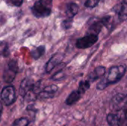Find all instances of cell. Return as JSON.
Returning a JSON list of instances; mask_svg holds the SVG:
<instances>
[{"instance_id": "4", "label": "cell", "mask_w": 127, "mask_h": 126, "mask_svg": "<svg viewBox=\"0 0 127 126\" xmlns=\"http://www.w3.org/2000/svg\"><path fill=\"white\" fill-rule=\"evenodd\" d=\"M106 120L109 126H127V116L122 111L109 114Z\"/></svg>"}, {"instance_id": "5", "label": "cell", "mask_w": 127, "mask_h": 126, "mask_svg": "<svg viewBox=\"0 0 127 126\" xmlns=\"http://www.w3.org/2000/svg\"><path fill=\"white\" fill-rule=\"evenodd\" d=\"M1 99L5 105L9 106L12 105L16 99L15 88L12 85L4 87L1 92Z\"/></svg>"}, {"instance_id": "23", "label": "cell", "mask_w": 127, "mask_h": 126, "mask_svg": "<svg viewBox=\"0 0 127 126\" xmlns=\"http://www.w3.org/2000/svg\"><path fill=\"white\" fill-rule=\"evenodd\" d=\"M7 1L13 6L16 7H20L23 3V0H7Z\"/></svg>"}, {"instance_id": "15", "label": "cell", "mask_w": 127, "mask_h": 126, "mask_svg": "<svg viewBox=\"0 0 127 126\" xmlns=\"http://www.w3.org/2000/svg\"><path fill=\"white\" fill-rule=\"evenodd\" d=\"M83 94L80 93V91L78 90H75L74 91H72L69 96L67 97L66 100H65V103L68 105H74L77 102H78L80 100V99L81 98V96Z\"/></svg>"}, {"instance_id": "12", "label": "cell", "mask_w": 127, "mask_h": 126, "mask_svg": "<svg viewBox=\"0 0 127 126\" xmlns=\"http://www.w3.org/2000/svg\"><path fill=\"white\" fill-rule=\"evenodd\" d=\"M113 10L118 16V18L121 21H124L127 19V6L124 3L117 4L113 8Z\"/></svg>"}, {"instance_id": "10", "label": "cell", "mask_w": 127, "mask_h": 126, "mask_svg": "<svg viewBox=\"0 0 127 126\" xmlns=\"http://www.w3.org/2000/svg\"><path fill=\"white\" fill-rule=\"evenodd\" d=\"M64 58V55L63 53H56L47 62L45 65V71L47 73L51 72L57 65H60Z\"/></svg>"}, {"instance_id": "6", "label": "cell", "mask_w": 127, "mask_h": 126, "mask_svg": "<svg viewBox=\"0 0 127 126\" xmlns=\"http://www.w3.org/2000/svg\"><path fill=\"white\" fill-rule=\"evenodd\" d=\"M98 41V36L95 34H87L78 39L76 42V47L79 49H86L93 46Z\"/></svg>"}, {"instance_id": "7", "label": "cell", "mask_w": 127, "mask_h": 126, "mask_svg": "<svg viewBox=\"0 0 127 126\" xmlns=\"http://www.w3.org/2000/svg\"><path fill=\"white\" fill-rule=\"evenodd\" d=\"M111 19H112V17L110 16H106L104 17H103L101 19L93 22L89 28V34H95V35L98 36L99 33L101 31L103 27L108 26V25L109 24V22L111 21Z\"/></svg>"}, {"instance_id": "17", "label": "cell", "mask_w": 127, "mask_h": 126, "mask_svg": "<svg viewBox=\"0 0 127 126\" xmlns=\"http://www.w3.org/2000/svg\"><path fill=\"white\" fill-rule=\"evenodd\" d=\"M30 123V120L26 117H21L13 121L11 126H28Z\"/></svg>"}, {"instance_id": "22", "label": "cell", "mask_w": 127, "mask_h": 126, "mask_svg": "<svg viewBox=\"0 0 127 126\" xmlns=\"http://www.w3.org/2000/svg\"><path fill=\"white\" fill-rule=\"evenodd\" d=\"M1 53L4 56H8V54H9V48H8V46H7V43H4V42L1 43Z\"/></svg>"}, {"instance_id": "3", "label": "cell", "mask_w": 127, "mask_h": 126, "mask_svg": "<svg viewBox=\"0 0 127 126\" xmlns=\"http://www.w3.org/2000/svg\"><path fill=\"white\" fill-rule=\"evenodd\" d=\"M111 105L115 112L122 111L126 114L127 112V95L124 94H116L112 99Z\"/></svg>"}, {"instance_id": "9", "label": "cell", "mask_w": 127, "mask_h": 126, "mask_svg": "<svg viewBox=\"0 0 127 126\" xmlns=\"http://www.w3.org/2000/svg\"><path fill=\"white\" fill-rule=\"evenodd\" d=\"M57 91H58V87L56 85H51L46 86L42 89V91H40V93L38 95V97L42 100L53 98L55 95V93Z\"/></svg>"}, {"instance_id": "19", "label": "cell", "mask_w": 127, "mask_h": 126, "mask_svg": "<svg viewBox=\"0 0 127 126\" xmlns=\"http://www.w3.org/2000/svg\"><path fill=\"white\" fill-rule=\"evenodd\" d=\"M72 24H73V19L67 18L66 19H65V20L63 21V22L61 24V26H62L63 29L68 30V29H70L71 27Z\"/></svg>"}, {"instance_id": "25", "label": "cell", "mask_w": 127, "mask_h": 126, "mask_svg": "<svg viewBox=\"0 0 127 126\" xmlns=\"http://www.w3.org/2000/svg\"></svg>"}, {"instance_id": "21", "label": "cell", "mask_w": 127, "mask_h": 126, "mask_svg": "<svg viewBox=\"0 0 127 126\" xmlns=\"http://www.w3.org/2000/svg\"><path fill=\"white\" fill-rule=\"evenodd\" d=\"M64 77H65L64 72L63 71V70H60V71H57V72L51 77V79L55 80V81H57V80H60V79H64Z\"/></svg>"}, {"instance_id": "1", "label": "cell", "mask_w": 127, "mask_h": 126, "mask_svg": "<svg viewBox=\"0 0 127 126\" xmlns=\"http://www.w3.org/2000/svg\"><path fill=\"white\" fill-rule=\"evenodd\" d=\"M127 71L126 65L112 66L109 68L107 74L101 79L97 85V90H103L111 84H115L125 75Z\"/></svg>"}, {"instance_id": "11", "label": "cell", "mask_w": 127, "mask_h": 126, "mask_svg": "<svg viewBox=\"0 0 127 126\" xmlns=\"http://www.w3.org/2000/svg\"><path fill=\"white\" fill-rule=\"evenodd\" d=\"M106 75V68L104 66H98L95 68L92 72H91L89 75L88 79L90 82H94L99 78L103 77V76Z\"/></svg>"}, {"instance_id": "24", "label": "cell", "mask_w": 127, "mask_h": 126, "mask_svg": "<svg viewBox=\"0 0 127 126\" xmlns=\"http://www.w3.org/2000/svg\"><path fill=\"white\" fill-rule=\"evenodd\" d=\"M123 3L127 6V0H123Z\"/></svg>"}, {"instance_id": "14", "label": "cell", "mask_w": 127, "mask_h": 126, "mask_svg": "<svg viewBox=\"0 0 127 126\" xmlns=\"http://www.w3.org/2000/svg\"><path fill=\"white\" fill-rule=\"evenodd\" d=\"M17 73L18 72L12 70L9 67H7V68L5 67L4 72H3V80L6 83H11L14 80Z\"/></svg>"}, {"instance_id": "13", "label": "cell", "mask_w": 127, "mask_h": 126, "mask_svg": "<svg viewBox=\"0 0 127 126\" xmlns=\"http://www.w3.org/2000/svg\"><path fill=\"white\" fill-rule=\"evenodd\" d=\"M79 11V6L74 3L71 2L66 4V10H65V14L67 16V18L73 19L76 14H77Z\"/></svg>"}, {"instance_id": "18", "label": "cell", "mask_w": 127, "mask_h": 126, "mask_svg": "<svg viewBox=\"0 0 127 126\" xmlns=\"http://www.w3.org/2000/svg\"><path fill=\"white\" fill-rule=\"evenodd\" d=\"M89 88H90V82L89 80H84L80 82L77 90L80 91L82 94H83L88 89H89Z\"/></svg>"}, {"instance_id": "8", "label": "cell", "mask_w": 127, "mask_h": 126, "mask_svg": "<svg viewBox=\"0 0 127 126\" xmlns=\"http://www.w3.org/2000/svg\"><path fill=\"white\" fill-rule=\"evenodd\" d=\"M34 84L33 80L30 78H25L24 79L19 86V94L21 97H25L28 92L33 90Z\"/></svg>"}, {"instance_id": "16", "label": "cell", "mask_w": 127, "mask_h": 126, "mask_svg": "<svg viewBox=\"0 0 127 126\" xmlns=\"http://www.w3.org/2000/svg\"><path fill=\"white\" fill-rule=\"evenodd\" d=\"M45 52V47L43 46V45H41V46H39L36 48H34L33 50H31V56L34 59H39Z\"/></svg>"}, {"instance_id": "20", "label": "cell", "mask_w": 127, "mask_h": 126, "mask_svg": "<svg viewBox=\"0 0 127 126\" xmlns=\"http://www.w3.org/2000/svg\"><path fill=\"white\" fill-rule=\"evenodd\" d=\"M100 0H86L85 1V7L89 8H94L99 4Z\"/></svg>"}, {"instance_id": "2", "label": "cell", "mask_w": 127, "mask_h": 126, "mask_svg": "<svg viewBox=\"0 0 127 126\" xmlns=\"http://www.w3.org/2000/svg\"><path fill=\"white\" fill-rule=\"evenodd\" d=\"M53 0H37L31 7V13L36 18L49 16L52 11Z\"/></svg>"}]
</instances>
